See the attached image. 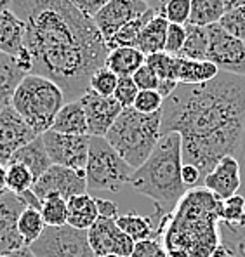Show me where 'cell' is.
<instances>
[{
	"label": "cell",
	"mask_w": 245,
	"mask_h": 257,
	"mask_svg": "<svg viewBox=\"0 0 245 257\" xmlns=\"http://www.w3.org/2000/svg\"><path fill=\"white\" fill-rule=\"evenodd\" d=\"M209 33V47H207V61L214 63L219 71L238 75L245 78V42L229 35L219 25L207 26Z\"/></svg>",
	"instance_id": "cell-9"
},
{
	"label": "cell",
	"mask_w": 245,
	"mask_h": 257,
	"mask_svg": "<svg viewBox=\"0 0 245 257\" xmlns=\"http://www.w3.org/2000/svg\"><path fill=\"white\" fill-rule=\"evenodd\" d=\"M40 214L47 228H59L68 222V203L63 196L49 195L40 203Z\"/></svg>",
	"instance_id": "cell-32"
},
{
	"label": "cell",
	"mask_w": 245,
	"mask_h": 257,
	"mask_svg": "<svg viewBox=\"0 0 245 257\" xmlns=\"http://www.w3.org/2000/svg\"><path fill=\"white\" fill-rule=\"evenodd\" d=\"M0 195H2V193H0Z\"/></svg>",
	"instance_id": "cell-54"
},
{
	"label": "cell",
	"mask_w": 245,
	"mask_h": 257,
	"mask_svg": "<svg viewBox=\"0 0 245 257\" xmlns=\"http://www.w3.org/2000/svg\"><path fill=\"white\" fill-rule=\"evenodd\" d=\"M162 136H181L183 165L202 179L224 157H235L245 131V78L219 71L198 85L179 84L162 104ZM203 184V183H202Z\"/></svg>",
	"instance_id": "cell-2"
},
{
	"label": "cell",
	"mask_w": 245,
	"mask_h": 257,
	"mask_svg": "<svg viewBox=\"0 0 245 257\" xmlns=\"http://www.w3.org/2000/svg\"><path fill=\"white\" fill-rule=\"evenodd\" d=\"M26 207L20 195L11 191L0 195V255H9L26 247L18 231V219Z\"/></svg>",
	"instance_id": "cell-16"
},
{
	"label": "cell",
	"mask_w": 245,
	"mask_h": 257,
	"mask_svg": "<svg viewBox=\"0 0 245 257\" xmlns=\"http://www.w3.org/2000/svg\"><path fill=\"white\" fill-rule=\"evenodd\" d=\"M78 101L84 106L90 138H104L124 109L113 96L103 97L90 89Z\"/></svg>",
	"instance_id": "cell-15"
},
{
	"label": "cell",
	"mask_w": 245,
	"mask_h": 257,
	"mask_svg": "<svg viewBox=\"0 0 245 257\" xmlns=\"http://www.w3.org/2000/svg\"><path fill=\"white\" fill-rule=\"evenodd\" d=\"M202 188L209 190L219 200H228L238 195L242 190V171L236 157H224L216 164L207 177L203 179Z\"/></svg>",
	"instance_id": "cell-17"
},
{
	"label": "cell",
	"mask_w": 245,
	"mask_h": 257,
	"mask_svg": "<svg viewBox=\"0 0 245 257\" xmlns=\"http://www.w3.org/2000/svg\"><path fill=\"white\" fill-rule=\"evenodd\" d=\"M242 6H245V0H224L226 11L236 9V7H242Z\"/></svg>",
	"instance_id": "cell-49"
},
{
	"label": "cell",
	"mask_w": 245,
	"mask_h": 257,
	"mask_svg": "<svg viewBox=\"0 0 245 257\" xmlns=\"http://www.w3.org/2000/svg\"><path fill=\"white\" fill-rule=\"evenodd\" d=\"M89 245L97 257L115 254L120 257H131L136 241L129 238L116 226L115 219H97L87 229Z\"/></svg>",
	"instance_id": "cell-12"
},
{
	"label": "cell",
	"mask_w": 245,
	"mask_h": 257,
	"mask_svg": "<svg viewBox=\"0 0 245 257\" xmlns=\"http://www.w3.org/2000/svg\"><path fill=\"white\" fill-rule=\"evenodd\" d=\"M9 164H23L25 167L30 169L33 179H39L40 176H44L47 172V169L51 167V158H49L47 151H45L42 136L35 138L32 143L25 145L23 148H20L16 153L11 157Z\"/></svg>",
	"instance_id": "cell-19"
},
{
	"label": "cell",
	"mask_w": 245,
	"mask_h": 257,
	"mask_svg": "<svg viewBox=\"0 0 245 257\" xmlns=\"http://www.w3.org/2000/svg\"><path fill=\"white\" fill-rule=\"evenodd\" d=\"M155 14H157L155 11L150 9V11H146L143 16H139L131 23H127V25L124 26V28H120L110 40H106L108 51H113V49H116V47H134L139 33L143 32V28L148 25V21L152 20Z\"/></svg>",
	"instance_id": "cell-30"
},
{
	"label": "cell",
	"mask_w": 245,
	"mask_h": 257,
	"mask_svg": "<svg viewBox=\"0 0 245 257\" xmlns=\"http://www.w3.org/2000/svg\"><path fill=\"white\" fill-rule=\"evenodd\" d=\"M184 40H186V30L181 25H169L167 37H165V47L164 52L179 58L181 51H183Z\"/></svg>",
	"instance_id": "cell-40"
},
{
	"label": "cell",
	"mask_w": 245,
	"mask_h": 257,
	"mask_svg": "<svg viewBox=\"0 0 245 257\" xmlns=\"http://www.w3.org/2000/svg\"><path fill=\"white\" fill-rule=\"evenodd\" d=\"M4 108H6V104H2V103H0V109H4Z\"/></svg>",
	"instance_id": "cell-52"
},
{
	"label": "cell",
	"mask_w": 245,
	"mask_h": 257,
	"mask_svg": "<svg viewBox=\"0 0 245 257\" xmlns=\"http://www.w3.org/2000/svg\"><path fill=\"white\" fill-rule=\"evenodd\" d=\"M160 127L162 109L152 115H145L134 108H124L104 139L136 171L148 160L160 141Z\"/></svg>",
	"instance_id": "cell-5"
},
{
	"label": "cell",
	"mask_w": 245,
	"mask_h": 257,
	"mask_svg": "<svg viewBox=\"0 0 245 257\" xmlns=\"http://www.w3.org/2000/svg\"><path fill=\"white\" fill-rule=\"evenodd\" d=\"M6 177H7V167L4 164H0V193H6L7 191Z\"/></svg>",
	"instance_id": "cell-47"
},
{
	"label": "cell",
	"mask_w": 245,
	"mask_h": 257,
	"mask_svg": "<svg viewBox=\"0 0 245 257\" xmlns=\"http://www.w3.org/2000/svg\"><path fill=\"white\" fill-rule=\"evenodd\" d=\"M7 191L14 193V195H21V193L28 191L33 188L35 179H33L32 172L28 167H25L23 164H7Z\"/></svg>",
	"instance_id": "cell-33"
},
{
	"label": "cell",
	"mask_w": 245,
	"mask_h": 257,
	"mask_svg": "<svg viewBox=\"0 0 245 257\" xmlns=\"http://www.w3.org/2000/svg\"><path fill=\"white\" fill-rule=\"evenodd\" d=\"M51 131L70 136H89L87 118H85V111L80 101L77 99L65 103V106L56 115Z\"/></svg>",
	"instance_id": "cell-20"
},
{
	"label": "cell",
	"mask_w": 245,
	"mask_h": 257,
	"mask_svg": "<svg viewBox=\"0 0 245 257\" xmlns=\"http://www.w3.org/2000/svg\"><path fill=\"white\" fill-rule=\"evenodd\" d=\"M47 228L42 219L39 209H33V207H26L21 212L20 219H18V231L23 238V243L26 247H30L32 243H35L44 233V229Z\"/></svg>",
	"instance_id": "cell-31"
},
{
	"label": "cell",
	"mask_w": 245,
	"mask_h": 257,
	"mask_svg": "<svg viewBox=\"0 0 245 257\" xmlns=\"http://www.w3.org/2000/svg\"><path fill=\"white\" fill-rule=\"evenodd\" d=\"M184 30H186V40H184L183 51H181L179 58L197 59V61L207 59V47H209L207 26H198V25L188 23V25L184 26Z\"/></svg>",
	"instance_id": "cell-28"
},
{
	"label": "cell",
	"mask_w": 245,
	"mask_h": 257,
	"mask_svg": "<svg viewBox=\"0 0 245 257\" xmlns=\"http://www.w3.org/2000/svg\"><path fill=\"white\" fill-rule=\"evenodd\" d=\"M131 257H169V255L160 240H157V238H148V240L136 241Z\"/></svg>",
	"instance_id": "cell-41"
},
{
	"label": "cell",
	"mask_w": 245,
	"mask_h": 257,
	"mask_svg": "<svg viewBox=\"0 0 245 257\" xmlns=\"http://www.w3.org/2000/svg\"><path fill=\"white\" fill-rule=\"evenodd\" d=\"M133 80L139 90H157L158 82H160L155 75V71H153L146 63L133 75Z\"/></svg>",
	"instance_id": "cell-42"
},
{
	"label": "cell",
	"mask_w": 245,
	"mask_h": 257,
	"mask_svg": "<svg viewBox=\"0 0 245 257\" xmlns=\"http://www.w3.org/2000/svg\"><path fill=\"white\" fill-rule=\"evenodd\" d=\"M162 104H164V97H162L157 90H139L134 99L133 108L139 113L152 115V113L160 111Z\"/></svg>",
	"instance_id": "cell-38"
},
{
	"label": "cell",
	"mask_w": 245,
	"mask_h": 257,
	"mask_svg": "<svg viewBox=\"0 0 245 257\" xmlns=\"http://www.w3.org/2000/svg\"><path fill=\"white\" fill-rule=\"evenodd\" d=\"M65 103V94L54 82L33 73L23 78L11 99V106L20 113L37 136L51 131L56 115Z\"/></svg>",
	"instance_id": "cell-6"
},
{
	"label": "cell",
	"mask_w": 245,
	"mask_h": 257,
	"mask_svg": "<svg viewBox=\"0 0 245 257\" xmlns=\"http://www.w3.org/2000/svg\"><path fill=\"white\" fill-rule=\"evenodd\" d=\"M39 136L13 106L0 109V164L7 165L14 153Z\"/></svg>",
	"instance_id": "cell-14"
},
{
	"label": "cell",
	"mask_w": 245,
	"mask_h": 257,
	"mask_svg": "<svg viewBox=\"0 0 245 257\" xmlns=\"http://www.w3.org/2000/svg\"><path fill=\"white\" fill-rule=\"evenodd\" d=\"M146 63V56L136 47H116L108 52L104 66L116 77H133Z\"/></svg>",
	"instance_id": "cell-25"
},
{
	"label": "cell",
	"mask_w": 245,
	"mask_h": 257,
	"mask_svg": "<svg viewBox=\"0 0 245 257\" xmlns=\"http://www.w3.org/2000/svg\"><path fill=\"white\" fill-rule=\"evenodd\" d=\"M116 84H118V77L106 66H103L94 71V75L90 77L89 89L103 97H111L116 89Z\"/></svg>",
	"instance_id": "cell-35"
},
{
	"label": "cell",
	"mask_w": 245,
	"mask_h": 257,
	"mask_svg": "<svg viewBox=\"0 0 245 257\" xmlns=\"http://www.w3.org/2000/svg\"><path fill=\"white\" fill-rule=\"evenodd\" d=\"M224 0H191L190 23L198 26H210L224 16Z\"/></svg>",
	"instance_id": "cell-29"
},
{
	"label": "cell",
	"mask_w": 245,
	"mask_h": 257,
	"mask_svg": "<svg viewBox=\"0 0 245 257\" xmlns=\"http://www.w3.org/2000/svg\"><path fill=\"white\" fill-rule=\"evenodd\" d=\"M169 25H171V23L165 20L162 14H155V16L148 21V25L143 28V32L139 33L134 47L138 49V51H141L145 56L164 52Z\"/></svg>",
	"instance_id": "cell-23"
},
{
	"label": "cell",
	"mask_w": 245,
	"mask_h": 257,
	"mask_svg": "<svg viewBox=\"0 0 245 257\" xmlns=\"http://www.w3.org/2000/svg\"><path fill=\"white\" fill-rule=\"evenodd\" d=\"M110 0H73V4L85 14L87 18L92 20L101 9H103Z\"/></svg>",
	"instance_id": "cell-43"
},
{
	"label": "cell",
	"mask_w": 245,
	"mask_h": 257,
	"mask_svg": "<svg viewBox=\"0 0 245 257\" xmlns=\"http://www.w3.org/2000/svg\"><path fill=\"white\" fill-rule=\"evenodd\" d=\"M235 157L240 164V171H242V190H240V195L245 198V131H243L242 143H240V148H238V151H236Z\"/></svg>",
	"instance_id": "cell-45"
},
{
	"label": "cell",
	"mask_w": 245,
	"mask_h": 257,
	"mask_svg": "<svg viewBox=\"0 0 245 257\" xmlns=\"http://www.w3.org/2000/svg\"><path fill=\"white\" fill-rule=\"evenodd\" d=\"M243 42H245V40H243Z\"/></svg>",
	"instance_id": "cell-55"
},
{
	"label": "cell",
	"mask_w": 245,
	"mask_h": 257,
	"mask_svg": "<svg viewBox=\"0 0 245 257\" xmlns=\"http://www.w3.org/2000/svg\"><path fill=\"white\" fill-rule=\"evenodd\" d=\"M26 51L25 25L11 9L0 14V54L16 59Z\"/></svg>",
	"instance_id": "cell-18"
},
{
	"label": "cell",
	"mask_w": 245,
	"mask_h": 257,
	"mask_svg": "<svg viewBox=\"0 0 245 257\" xmlns=\"http://www.w3.org/2000/svg\"><path fill=\"white\" fill-rule=\"evenodd\" d=\"M96 207H97V214L101 219H116L118 217V207L115 202L111 200H104V198H96Z\"/></svg>",
	"instance_id": "cell-44"
},
{
	"label": "cell",
	"mask_w": 245,
	"mask_h": 257,
	"mask_svg": "<svg viewBox=\"0 0 245 257\" xmlns=\"http://www.w3.org/2000/svg\"><path fill=\"white\" fill-rule=\"evenodd\" d=\"M42 141L52 165H61V167L75 169V171H85L89 158L90 136H70L47 131L45 134H42Z\"/></svg>",
	"instance_id": "cell-10"
},
{
	"label": "cell",
	"mask_w": 245,
	"mask_h": 257,
	"mask_svg": "<svg viewBox=\"0 0 245 257\" xmlns=\"http://www.w3.org/2000/svg\"><path fill=\"white\" fill-rule=\"evenodd\" d=\"M221 229L229 235H245V198L240 193L223 200Z\"/></svg>",
	"instance_id": "cell-26"
},
{
	"label": "cell",
	"mask_w": 245,
	"mask_h": 257,
	"mask_svg": "<svg viewBox=\"0 0 245 257\" xmlns=\"http://www.w3.org/2000/svg\"><path fill=\"white\" fill-rule=\"evenodd\" d=\"M101 257H120V255H115V254H108V255H101Z\"/></svg>",
	"instance_id": "cell-51"
},
{
	"label": "cell",
	"mask_w": 245,
	"mask_h": 257,
	"mask_svg": "<svg viewBox=\"0 0 245 257\" xmlns=\"http://www.w3.org/2000/svg\"><path fill=\"white\" fill-rule=\"evenodd\" d=\"M138 92L139 89L136 87L133 77H118V84L113 92V97L118 101L122 108H133Z\"/></svg>",
	"instance_id": "cell-39"
},
{
	"label": "cell",
	"mask_w": 245,
	"mask_h": 257,
	"mask_svg": "<svg viewBox=\"0 0 245 257\" xmlns=\"http://www.w3.org/2000/svg\"><path fill=\"white\" fill-rule=\"evenodd\" d=\"M68 203V226L75 229H84L87 231L90 226L99 219L96 207V198L90 196L89 193L84 195L71 196L70 200H66Z\"/></svg>",
	"instance_id": "cell-22"
},
{
	"label": "cell",
	"mask_w": 245,
	"mask_h": 257,
	"mask_svg": "<svg viewBox=\"0 0 245 257\" xmlns=\"http://www.w3.org/2000/svg\"><path fill=\"white\" fill-rule=\"evenodd\" d=\"M30 248L37 257H97L89 245L87 231L75 229L68 224L45 228Z\"/></svg>",
	"instance_id": "cell-8"
},
{
	"label": "cell",
	"mask_w": 245,
	"mask_h": 257,
	"mask_svg": "<svg viewBox=\"0 0 245 257\" xmlns=\"http://www.w3.org/2000/svg\"><path fill=\"white\" fill-rule=\"evenodd\" d=\"M146 64L155 71L158 80H176V58L167 52H157V54L146 56Z\"/></svg>",
	"instance_id": "cell-34"
},
{
	"label": "cell",
	"mask_w": 245,
	"mask_h": 257,
	"mask_svg": "<svg viewBox=\"0 0 245 257\" xmlns=\"http://www.w3.org/2000/svg\"><path fill=\"white\" fill-rule=\"evenodd\" d=\"M146 11H150V7L145 0H110L92 18V21L106 42L120 28H124L136 18L143 16Z\"/></svg>",
	"instance_id": "cell-13"
},
{
	"label": "cell",
	"mask_w": 245,
	"mask_h": 257,
	"mask_svg": "<svg viewBox=\"0 0 245 257\" xmlns=\"http://www.w3.org/2000/svg\"><path fill=\"white\" fill-rule=\"evenodd\" d=\"M146 4H148V7L152 11H155L157 14H160L162 13V7L165 6V2H167V0H145Z\"/></svg>",
	"instance_id": "cell-46"
},
{
	"label": "cell",
	"mask_w": 245,
	"mask_h": 257,
	"mask_svg": "<svg viewBox=\"0 0 245 257\" xmlns=\"http://www.w3.org/2000/svg\"><path fill=\"white\" fill-rule=\"evenodd\" d=\"M32 191L39 196L40 202L49 195H59L65 200H70L71 196L77 195H84V193H87L85 171L51 165L47 172L35 181Z\"/></svg>",
	"instance_id": "cell-11"
},
{
	"label": "cell",
	"mask_w": 245,
	"mask_h": 257,
	"mask_svg": "<svg viewBox=\"0 0 245 257\" xmlns=\"http://www.w3.org/2000/svg\"><path fill=\"white\" fill-rule=\"evenodd\" d=\"M223 200L205 188L188 190L171 214L164 215L162 245L169 257H212L221 245Z\"/></svg>",
	"instance_id": "cell-3"
},
{
	"label": "cell",
	"mask_w": 245,
	"mask_h": 257,
	"mask_svg": "<svg viewBox=\"0 0 245 257\" xmlns=\"http://www.w3.org/2000/svg\"><path fill=\"white\" fill-rule=\"evenodd\" d=\"M9 9L25 25L32 73L54 82L66 103L80 99L110 52L94 21L73 0H11Z\"/></svg>",
	"instance_id": "cell-1"
},
{
	"label": "cell",
	"mask_w": 245,
	"mask_h": 257,
	"mask_svg": "<svg viewBox=\"0 0 245 257\" xmlns=\"http://www.w3.org/2000/svg\"><path fill=\"white\" fill-rule=\"evenodd\" d=\"M217 25L223 30H226L229 35L236 37L240 40H245V6L226 11L224 16L221 18Z\"/></svg>",
	"instance_id": "cell-37"
},
{
	"label": "cell",
	"mask_w": 245,
	"mask_h": 257,
	"mask_svg": "<svg viewBox=\"0 0 245 257\" xmlns=\"http://www.w3.org/2000/svg\"><path fill=\"white\" fill-rule=\"evenodd\" d=\"M0 257H7V255H0Z\"/></svg>",
	"instance_id": "cell-53"
},
{
	"label": "cell",
	"mask_w": 245,
	"mask_h": 257,
	"mask_svg": "<svg viewBox=\"0 0 245 257\" xmlns=\"http://www.w3.org/2000/svg\"><path fill=\"white\" fill-rule=\"evenodd\" d=\"M7 257H37V255L33 254L32 248H30V247H23V248H20V250H16V252H13V254H9Z\"/></svg>",
	"instance_id": "cell-48"
},
{
	"label": "cell",
	"mask_w": 245,
	"mask_h": 257,
	"mask_svg": "<svg viewBox=\"0 0 245 257\" xmlns=\"http://www.w3.org/2000/svg\"><path fill=\"white\" fill-rule=\"evenodd\" d=\"M164 217L158 212L153 215H141L136 212H129V214H122L115 219L116 226L122 229L129 238H133L134 241H143L148 240V238L153 236L155 233L158 221Z\"/></svg>",
	"instance_id": "cell-24"
},
{
	"label": "cell",
	"mask_w": 245,
	"mask_h": 257,
	"mask_svg": "<svg viewBox=\"0 0 245 257\" xmlns=\"http://www.w3.org/2000/svg\"><path fill=\"white\" fill-rule=\"evenodd\" d=\"M9 4H11V0H0V14L9 9Z\"/></svg>",
	"instance_id": "cell-50"
},
{
	"label": "cell",
	"mask_w": 245,
	"mask_h": 257,
	"mask_svg": "<svg viewBox=\"0 0 245 257\" xmlns=\"http://www.w3.org/2000/svg\"><path fill=\"white\" fill-rule=\"evenodd\" d=\"M219 68L214 63L207 61H197V59H184L176 58V77L179 84L186 85H198L210 82L212 78L217 77Z\"/></svg>",
	"instance_id": "cell-21"
},
{
	"label": "cell",
	"mask_w": 245,
	"mask_h": 257,
	"mask_svg": "<svg viewBox=\"0 0 245 257\" xmlns=\"http://www.w3.org/2000/svg\"><path fill=\"white\" fill-rule=\"evenodd\" d=\"M134 169L116 153L104 138H90L89 158L85 165V183L90 191L122 190L131 181Z\"/></svg>",
	"instance_id": "cell-7"
},
{
	"label": "cell",
	"mask_w": 245,
	"mask_h": 257,
	"mask_svg": "<svg viewBox=\"0 0 245 257\" xmlns=\"http://www.w3.org/2000/svg\"><path fill=\"white\" fill-rule=\"evenodd\" d=\"M183 151L181 136L171 132L160 138L148 160L136 169L129 184L141 195L148 196L155 203V212L167 215L178 207L188 188L183 177Z\"/></svg>",
	"instance_id": "cell-4"
},
{
	"label": "cell",
	"mask_w": 245,
	"mask_h": 257,
	"mask_svg": "<svg viewBox=\"0 0 245 257\" xmlns=\"http://www.w3.org/2000/svg\"><path fill=\"white\" fill-rule=\"evenodd\" d=\"M162 16L171 25L186 26L190 23L191 14V0H167L162 7Z\"/></svg>",
	"instance_id": "cell-36"
},
{
	"label": "cell",
	"mask_w": 245,
	"mask_h": 257,
	"mask_svg": "<svg viewBox=\"0 0 245 257\" xmlns=\"http://www.w3.org/2000/svg\"><path fill=\"white\" fill-rule=\"evenodd\" d=\"M26 75L20 70L13 58L0 54V103L9 106L13 94Z\"/></svg>",
	"instance_id": "cell-27"
}]
</instances>
